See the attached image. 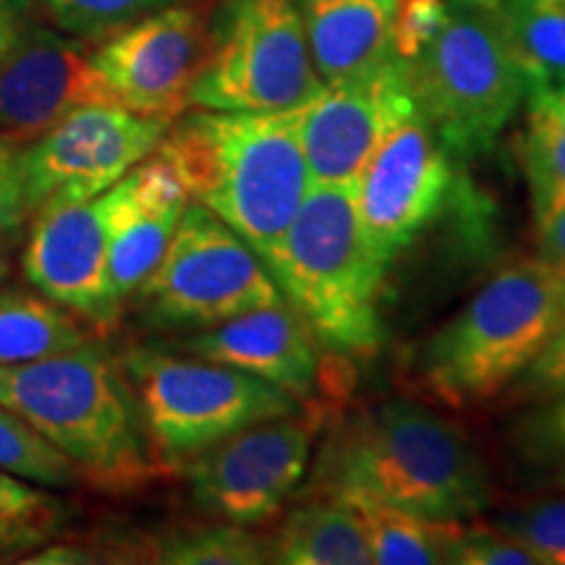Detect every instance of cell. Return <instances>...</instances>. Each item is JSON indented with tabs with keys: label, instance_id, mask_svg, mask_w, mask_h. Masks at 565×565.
Listing matches in <instances>:
<instances>
[{
	"label": "cell",
	"instance_id": "obj_1",
	"mask_svg": "<svg viewBox=\"0 0 565 565\" xmlns=\"http://www.w3.org/2000/svg\"><path fill=\"white\" fill-rule=\"evenodd\" d=\"M303 492L362 494L435 521H475L494 508L477 445L448 416L412 398L338 416Z\"/></svg>",
	"mask_w": 565,
	"mask_h": 565
},
{
	"label": "cell",
	"instance_id": "obj_2",
	"mask_svg": "<svg viewBox=\"0 0 565 565\" xmlns=\"http://www.w3.org/2000/svg\"><path fill=\"white\" fill-rule=\"evenodd\" d=\"M158 154L179 173L189 200L221 217L265 267L312 186L296 110L186 108Z\"/></svg>",
	"mask_w": 565,
	"mask_h": 565
},
{
	"label": "cell",
	"instance_id": "obj_3",
	"mask_svg": "<svg viewBox=\"0 0 565 565\" xmlns=\"http://www.w3.org/2000/svg\"><path fill=\"white\" fill-rule=\"evenodd\" d=\"M0 404L58 448L92 490L134 494L162 475L121 362L100 335L0 366Z\"/></svg>",
	"mask_w": 565,
	"mask_h": 565
},
{
	"label": "cell",
	"instance_id": "obj_4",
	"mask_svg": "<svg viewBox=\"0 0 565 565\" xmlns=\"http://www.w3.org/2000/svg\"><path fill=\"white\" fill-rule=\"evenodd\" d=\"M565 322V273L540 257L500 267L416 349L414 374L445 406L503 395Z\"/></svg>",
	"mask_w": 565,
	"mask_h": 565
},
{
	"label": "cell",
	"instance_id": "obj_5",
	"mask_svg": "<svg viewBox=\"0 0 565 565\" xmlns=\"http://www.w3.org/2000/svg\"><path fill=\"white\" fill-rule=\"evenodd\" d=\"M267 270L324 351L364 359L383 349L387 267L366 242L353 186L312 183Z\"/></svg>",
	"mask_w": 565,
	"mask_h": 565
},
{
	"label": "cell",
	"instance_id": "obj_6",
	"mask_svg": "<svg viewBox=\"0 0 565 565\" xmlns=\"http://www.w3.org/2000/svg\"><path fill=\"white\" fill-rule=\"evenodd\" d=\"M404 66L416 108L456 160L490 152L524 105L500 0H448L443 24Z\"/></svg>",
	"mask_w": 565,
	"mask_h": 565
},
{
	"label": "cell",
	"instance_id": "obj_7",
	"mask_svg": "<svg viewBox=\"0 0 565 565\" xmlns=\"http://www.w3.org/2000/svg\"><path fill=\"white\" fill-rule=\"evenodd\" d=\"M121 370L162 475L252 424L296 414L303 401L233 366L183 351L131 345Z\"/></svg>",
	"mask_w": 565,
	"mask_h": 565
},
{
	"label": "cell",
	"instance_id": "obj_8",
	"mask_svg": "<svg viewBox=\"0 0 565 565\" xmlns=\"http://www.w3.org/2000/svg\"><path fill=\"white\" fill-rule=\"evenodd\" d=\"M324 87L296 0H221L189 108L288 113Z\"/></svg>",
	"mask_w": 565,
	"mask_h": 565
},
{
	"label": "cell",
	"instance_id": "obj_9",
	"mask_svg": "<svg viewBox=\"0 0 565 565\" xmlns=\"http://www.w3.org/2000/svg\"><path fill=\"white\" fill-rule=\"evenodd\" d=\"M131 301L150 328L204 330L286 299L252 246L202 204L189 202L166 254Z\"/></svg>",
	"mask_w": 565,
	"mask_h": 565
},
{
	"label": "cell",
	"instance_id": "obj_10",
	"mask_svg": "<svg viewBox=\"0 0 565 565\" xmlns=\"http://www.w3.org/2000/svg\"><path fill=\"white\" fill-rule=\"evenodd\" d=\"M330 406L303 404L225 437L183 463L192 500L212 519L263 526L294 498L312 463V445Z\"/></svg>",
	"mask_w": 565,
	"mask_h": 565
},
{
	"label": "cell",
	"instance_id": "obj_11",
	"mask_svg": "<svg viewBox=\"0 0 565 565\" xmlns=\"http://www.w3.org/2000/svg\"><path fill=\"white\" fill-rule=\"evenodd\" d=\"M171 129L166 118L118 105H82L38 139L19 145L26 215L89 202L108 192L141 160L158 152Z\"/></svg>",
	"mask_w": 565,
	"mask_h": 565
},
{
	"label": "cell",
	"instance_id": "obj_12",
	"mask_svg": "<svg viewBox=\"0 0 565 565\" xmlns=\"http://www.w3.org/2000/svg\"><path fill=\"white\" fill-rule=\"evenodd\" d=\"M454 154L419 110L404 118L353 181L366 242L391 267L443 215L456 181Z\"/></svg>",
	"mask_w": 565,
	"mask_h": 565
},
{
	"label": "cell",
	"instance_id": "obj_13",
	"mask_svg": "<svg viewBox=\"0 0 565 565\" xmlns=\"http://www.w3.org/2000/svg\"><path fill=\"white\" fill-rule=\"evenodd\" d=\"M210 3H179L134 21L92 47L110 105L173 121L189 108L210 38Z\"/></svg>",
	"mask_w": 565,
	"mask_h": 565
},
{
	"label": "cell",
	"instance_id": "obj_14",
	"mask_svg": "<svg viewBox=\"0 0 565 565\" xmlns=\"http://www.w3.org/2000/svg\"><path fill=\"white\" fill-rule=\"evenodd\" d=\"M404 61L328 82L296 110L309 179L320 186H353L380 141L416 113Z\"/></svg>",
	"mask_w": 565,
	"mask_h": 565
},
{
	"label": "cell",
	"instance_id": "obj_15",
	"mask_svg": "<svg viewBox=\"0 0 565 565\" xmlns=\"http://www.w3.org/2000/svg\"><path fill=\"white\" fill-rule=\"evenodd\" d=\"M173 345L175 351L254 374L303 404H341L345 393L341 364L349 359L324 351L288 301L231 317L183 335Z\"/></svg>",
	"mask_w": 565,
	"mask_h": 565
},
{
	"label": "cell",
	"instance_id": "obj_16",
	"mask_svg": "<svg viewBox=\"0 0 565 565\" xmlns=\"http://www.w3.org/2000/svg\"><path fill=\"white\" fill-rule=\"evenodd\" d=\"M21 249L24 278L97 333L121 320L124 301L113 291L103 200L63 204L30 217Z\"/></svg>",
	"mask_w": 565,
	"mask_h": 565
},
{
	"label": "cell",
	"instance_id": "obj_17",
	"mask_svg": "<svg viewBox=\"0 0 565 565\" xmlns=\"http://www.w3.org/2000/svg\"><path fill=\"white\" fill-rule=\"evenodd\" d=\"M82 105H110L92 45L32 21L0 63V139L26 145Z\"/></svg>",
	"mask_w": 565,
	"mask_h": 565
},
{
	"label": "cell",
	"instance_id": "obj_18",
	"mask_svg": "<svg viewBox=\"0 0 565 565\" xmlns=\"http://www.w3.org/2000/svg\"><path fill=\"white\" fill-rule=\"evenodd\" d=\"M113 291L124 303L154 270L186 210V189L160 154L141 160L100 194Z\"/></svg>",
	"mask_w": 565,
	"mask_h": 565
},
{
	"label": "cell",
	"instance_id": "obj_19",
	"mask_svg": "<svg viewBox=\"0 0 565 565\" xmlns=\"http://www.w3.org/2000/svg\"><path fill=\"white\" fill-rule=\"evenodd\" d=\"M322 82L366 74L395 58L401 0H296Z\"/></svg>",
	"mask_w": 565,
	"mask_h": 565
},
{
	"label": "cell",
	"instance_id": "obj_20",
	"mask_svg": "<svg viewBox=\"0 0 565 565\" xmlns=\"http://www.w3.org/2000/svg\"><path fill=\"white\" fill-rule=\"evenodd\" d=\"M273 563L370 565L372 550L362 519L343 494L303 492L270 536Z\"/></svg>",
	"mask_w": 565,
	"mask_h": 565
},
{
	"label": "cell",
	"instance_id": "obj_21",
	"mask_svg": "<svg viewBox=\"0 0 565 565\" xmlns=\"http://www.w3.org/2000/svg\"><path fill=\"white\" fill-rule=\"evenodd\" d=\"M113 553L121 561L168 563V565H263L273 563L270 536L252 532V526L231 521H181L154 532L110 536Z\"/></svg>",
	"mask_w": 565,
	"mask_h": 565
},
{
	"label": "cell",
	"instance_id": "obj_22",
	"mask_svg": "<svg viewBox=\"0 0 565 565\" xmlns=\"http://www.w3.org/2000/svg\"><path fill=\"white\" fill-rule=\"evenodd\" d=\"M82 317L26 288L0 286V366L34 362L97 338Z\"/></svg>",
	"mask_w": 565,
	"mask_h": 565
},
{
	"label": "cell",
	"instance_id": "obj_23",
	"mask_svg": "<svg viewBox=\"0 0 565 565\" xmlns=\"http://www.w3.org/2000/svg\"><path fill=\"white\" fill-rule=\"evenodd\" d=\"M362 519L372 563L377 565H435L448 563L463 521H435L398 511L362 494H343Z\"/></svg>",
	"mask_w": 565,
	"mask_h": 565
},
{
	"label": "cell",
	"instance_id": "obj_24",
	"mask_svg": "<svg viewBox=\"0 0 565 565\" xmlns=\"http://www.w3.org/2000/svg\"><path fill=\"white\" fill-rule=\"evenodd\" d=\"M508 45L526 89L565 82V0H500Z\"/></svg>",
	"mask_w": 565,
	"mask_h": 565
},
{
	"label": "cell",
	"instance_id": "obj_25",
	"mask_svg": "<svg viewBox=\"0 0 565 565\" xmlns=\"http://www.w3.org/2000/svg\"><path fill=\"white\" fill-rule=\"evenodd\" d=\"M524 105L521 166L536 212L565 192V82L526 89Z\"/></svg>",
	"mask_w": 565,
	"mask_h": 565
},
{
	"label": "cell",
	"instance_id": "obj_26",
	"mask_svg": "<svg viewBox=\"0 0 565 565\" xmlns=\"http://www.w3.org/2000/svg\"><path fill=\"white\" fill-rule=\"evenodd\" d=\"M71 519V508L45 487L0 469V557L53 545Z\"/></svg>",
	"mask_w": 565,
	"mask_h": 565
},
{
	"label": "cell",
	"instance_id": "obj_27",
	"mask_svg": "<svg viewBox=\"0 0 565 565\" xmlns=\"http://www.w3.org/2000/svg\"><path fill=\"white\" fill-rule=\"evenodd\" d=\"M519 475L540 490H565V393L529 404L508 429Z\"/></svg>",
	"mask_w": 565,
	"mask_h": 565
},
{
	"label": "cell",
	"instance_id": "obj_28",
	"mask_svg": "<svg viewBox=\"0 0 565 565\" xmlns=\"http://www.w3.org/2000/svg\"><path fill=\"white\" fill-rule=\"evenodd\" d=\"M490 524L524 545L540 565H565V490L513 500L492 513Z\"/></svg>",
	"mask_w": 565,
	"mask_h": 565
},
{
	"label": "cell",
	"instance_id": "obj_29",
	"mask_svg": "<svg viewBox=\"0 0 565 565\" xmlns=\"http://www.w3.org/2000/svg\"><path fill=\"white\" fill-rule=\"evenodd\" d=\"M0 469L51 490H66L82 482L76 466L3 404H0Z\"/></svg>",
	"mask_w": 565,
	"mask_h": 565
},
{
	"label": "cell",
	"instance_id": "obj_30",
	"mask_svg": "<svg viewBox=\"0 0 565 565\" xmlns=\"http://www.w3.org/2000/svg\"><path fill=\"white\" fill-rule=\"evenodd\" d=\"M179 0H38L55 30L89 45Z\"/></svg>",
	"mask_w": 565,
	"mask_h": 565
},
{
	"label": "cell",
	"instance_id": "obj_31",
	"mask_svg": "<svg viewBox=\"0 0 565 565\" xmlns=\"http://www.w3.org/2000/svg\"><path fill=\"white\" fill-rule=\"evenodd\" d=\"M450 565H540L524 545L492 524H461Z\"/></svg>",
	"mask_w": 565,
	"mask_h": 565
},
{
	"label": "cell",
	"instance_id": "obj_32",
	"mask_svg": "<svg viewBox=\"0 0 565 565\" xmlns=\"http://www.w3.org/2000/svg\"><path fill=\"white\" fill-rule=\"evenodd\" d=\"M565 393V322L540 356L521 372V377L505 391L508 404H536Z\"/></svg>",
	"mask_w": 565,
	"mask_h": 565
},
{
	"label": "cell",
	"instance_id": "obj_33",
	"mask_svg": "<svg viewBox=\"0 0 565 565\" xmlns=\"http://www.w3.org/2000/svg\"><path fill=\"white\" fill-rule=\"evenodd\" d=\"M30 221L19 179V147L0 139V228Z\"/></svg>",
	"mask_w": 565,
	"mask_h": 565
},
{
	"label": "cell",
	"instance_id": "obj_34",
	"mask_svg": "<svg viewBox=\"0 0 565 565\" xmlns=\"http://www.w3.org/2000/svg\"><path fill=\"white\" fill-rule=\"evenodd\" d=\"M536 257L565 273V192L534 212Z\"/></svg>",
	"mask_w": 565,
	"mask_h": 565
},
{
	"label": "cell",
	"instance_id": "obj_35",
	"mask_svg": "<svg viewBox=\"0 0 565 565\" xmlns=\"http://www.w3.org/2000/svg\"><path fill=\"white\" fill-rule=\"evenodd\" d=\"M34 21V0H0V63Z\"/></svg>",
	"mask_w": 565,
	"mask_h": 565
},
{
	"label": "cell",
	"instance_id": "obj_36",
	"mask_svg": "<svg viewBox=\"0 0 565 565\" xmlns=\"http://www.w3.org/2000/svg\"><path fill=\"white\" fill-rule=\"evenodd\" d=\"M21 242H24V225H9V228H0V286L9 280L13 263H17Z\"/></svg>",
	"mask_w": 565,
	"mask_h": 565
}]
</instances>
